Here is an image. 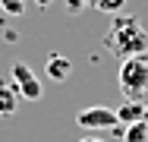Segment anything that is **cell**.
<instances>
[{"mask_svg":"<svg viewBox=\"0 0 148 142\" xmlns=\"http://www.w3.org/2000/svg\"><path fill=\"white\" fill-rule=\"evenodd\" d=\"M117 120L123 123V126H129V123H139V120H145V104L142 101H123L117 108Z\"/></svg>","mask_w":148,"mask_h":142,"instance_id":"cell-6","label":"cell"},{"mask_svg":"<svg viewBox=\"0 0 148 142\" xmlns=\"http://www.w3.org/2000/svg\"><path fill=\"white\" fill-rule=\"evenodd\" d=\"M145 120H148V104H145Z\"/></svg>","mask_w":148,"mask_h":142,"instance_id":"cell-14","label":"cell"},{"mask_svg":"<svg viewBox=\"0 0 148 142\" xmlns=\"http://www.w3.org/2000/svg\"><path fill=\"white\" fill-rule=\"evenodd\" d=\"M19 108V92L13 88V82H0V117H13Z\"/></svg>","mask_w":148,"mask_h":142,"instance_id":"cell-7","label":"cell"},{"mask_svg":"<svg viewBox=\"0 0 148 142\" xmlns=\"http://www.w3.org/2000/svg\"><path fill=\"white\" fill-rule=\"evenodd\" d=\"M104 48L123 63L129 57L148 54V32L132 16H114V22H110L107 35H104Z\"/></svg>","mask_w":148,"mask_h":142,"instance_id":"cell-1","label":"cell"},{"mask_svg":"<svg viewBox=\"0 0 148 142\" xmlns=\"http://www.w3.org/2000/svg\"><path fill=\"white\" fill-rule=\"evenodd\" d=\"M85 6H91V0H66V10L69 13H82Z\"/></svg>","mask_w":148,"mask_h":142,"instance_id":"cell-11","label":"cell"},{"mask_svg":"<svg viewBox=\"0 0 148 142\" xmlns=\"http://www.w3.org/2000/svg\"><path fill=\"white\" fill-rule=\"evenodd\" d=\"M123 142H148V120H139V123H129L123 130Z\"/></svg>","mask_w":148,"mask_h":142,"instance_id":"cell-8","label":"cell"},{"mask_svg":"<svg viewBox=\"0 0 148 142\" xmlns=\"http://www.w3.org/2000/svg\"><path fill=\"white\" fill-rule=\"evenodd\" d=\"M120 92L129 101H142L148 95V54L129 57L120 63Z\"/></svg>","mask_w":148,"mask_h":142,"instance_id":"cell-2","label":"cell"},{"mask_svg":"<svg viewBox=\"0 0 148 142\" xmlns=\"http://www.w3.org/2000/svg\"><path fill=\"white\" fill-rule=\"evenodd\" d=\"M10 79H13V88L19 92V98H25V101H38L41 98V82H38V76L32 73V66L25 60H16L13 63V70H10Z\"/></svg>","mask_w":148,"mask_h":142,"instance_id":"cell-3","label":"cell"},{"mask_svg":"<svg viewBox=\"0 0 148 142\" xmlns=\"http://www.w3.org/2000/svg\"><path fill=\"white\" fill-rule=\"evenodd\" d=\"M0 10L10 16H22L25 13V0H0Z\"/></svg>","mask_w":148,"mask_h":142,"instance_id":"cell-10","label":"cell"},{"mask_svg":"<svg viewBox=\"0 0 148 142\" xmlns=\"http://www.w3.org/2000/svg\"><path fill=\"white\" fill-rule=\"evenodd\" d=\"M44 73H47L54 82H63V79H69V73H73V60L66 54H51L47 63H44Z\"/></svg>","mask_w":148,"mask_h":142,"instance_id":"cell-5","label":"cell"},{"mask_svg":"<svg viewBox=\"0 0 148 142\" xmlns=\"http://www.w3.org/2000/svg\"><path fill=\"white\" fill-rule=\"evenodd\" d=\"M35 6H51V0H35Z\"/></svg>","mask_w":148,"mask_h":142,"instance_id":"cell-13","label":"cell"},{"mask_svg":"<svg viewBox=\"0 0 148 142\" xmlns=\"http://www.w3.org/2000/svg\"><path fill=\"white\" fill-rule=\"evenodd\" d=\"M79 142H104V139H95V136H85V139H79Z\"/></svg>","mask_w":148,"mask_h":142,"instance_id":"cell-12","label":"cell"},{"mask_svg":"<svg viewBox=\"0 0 148 142\" xmlns=\"http://www.w3.org/2000/svg\"><path fill=\"white\" fill-rule=\"evenodd\" d=\"M91 6H95L98 13H120V10L126 6V0H91Z\"/></svg>","mask_w":148,"mask_h":142,"instance_id":"cell-9","label":"cell"},{"mask_svg":"<svg viewBox=\"0 0 148 142\" xmlns=\"http://www.w3.org/2000/svg\"><path fill=\"white\" fill-rule=\"evenodd\" d=\"M79 126L82 130H110V126H117V111L114 108H104V104H95V108H85V111H79Z\"/></svg>","mask_w":148,"mask_h":142,"instance_id":"cell-4","label":"cell"}]
</instances>
